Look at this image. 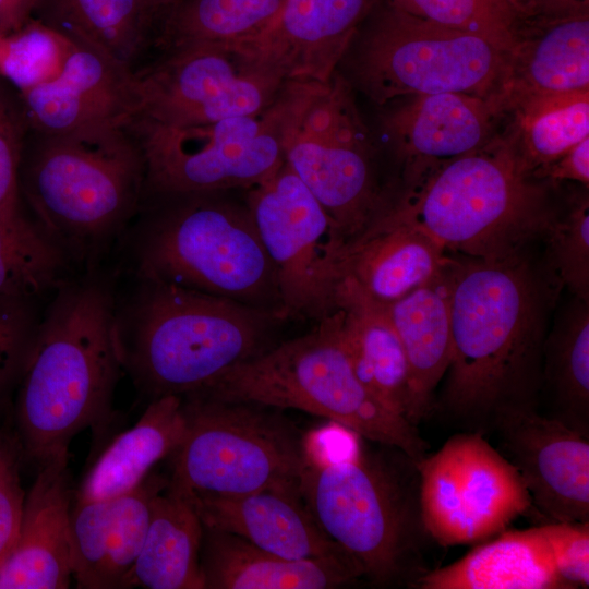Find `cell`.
<instances>
[{
    "label": "cell",
    "instance_id": "6da1fadb",
    "mask_svg": "<svg viewBox=\"0 0 589 589\" xmlns=\"http://www.w3.org/2000/svg\"><path fill=\"white\" fill-rule=\"evenodd\" d=\"M446 274L452 351L432 414L486 437L502 411L538 408L558 281L526 255L504 261L455 255Z\"/></svg>",
    "mask_w": 589,
    "mask_h": 589
},
{
    "label": "cell",
    "instance_id": "7a4b0ae2",
    "mask_svg": "<svg viewBox=\"0 0 589 589\" xmlns=\"http://www.w3.org/2000/svg\"><path fill=\"white\" fill-rule=\"evenodd\" d=\"M122 370L109 286L91 278L63 283L15 386L12 433L23 461L38 467L68 452L81 431L105 426Z\"/></svg>",
    "mask_w": 589,
    "mask_h": 589
},
{
    "label": "cell",
    "instance_id": "3957f363",
    "mask_svg": "<svg viewBox=\"0 0 589 589\" xmlns=\"http://www.w3.org/2000/svg\"><path fill=\"white\" fill-rule=\"evenodd\" d=\"M332 455L310 435L301 498L320 529L348 552L372 585L414 589L431 570L433 541L422 517L417 461L396 446L364 438Z\"/></svg>",
    "mask_w": 589,
    "mask_h": 589
},
{
    "label": "cell",
    "instance_id": "277c9868",
    "mask_svg": "<svg viewBox=\"0 0 589 589\" xmlns=\"http://www.w3.org/2000/svg\"><path fill=\"white\" fill-rule=\"evenodd\" d=\"M386 207L447 254L490 261L526 255L556 216L546 184L525 171L504 134L432 169Z\"/></svg>",
    "mask_w": 589,
    "mask_h": 589
},
{
    "label": "cell",
    "instance_id": "5b68a950",
    "mask_svg": "<svg viewBox=\"0 0 589 589\" xmlns=\"http://www.w3.org/2000/svg\"><path fill=\"white\" fill-rule=\"evenodd\" d=\"M144 192V156L132 122L28 129L20 193L69 256L97 251L137 212Z\"/></svg>",
    "mask_w": 589,
    "mask_h": 589
},
{
    "label": "cell",
    "instance_id": "8992f818",
    "mask_svg": "<svg viewBox=\"0 0 589 589\" xmlns=\"http://www.w3.org/2000/svg\"><path fill=\"white\" fill-rule=\"evenodd\" d=\"M146 281L127 323L117 316L122 368L152 399L206 389L231 368L257 356L274 310L169 284Z\"/></svg>",
    "mask_w": 589,
    "mask_h": 589
},
{
    "label": "cell",
    "instance_id": "52a82bcc",
    "mask_svg": "<svg viewBox=\"0 0 589 589\" xmlns=\"http://www.w3.org/2000/svg\"><path fill=\"white\" fill-rule=\"evenodd\" d=\"M196 394L324 417L358 437L396 446L416 461L429 449L417 425L386 408L358 380L335 308L308 334L231 368Z\"/></svg>",
    "mask_w": 589,
    "mask_h": 589
},
{
    "label": "cell",
    "instance_id": "ba28073f",
    "mask_svg": "<svg viewBox=\"0 0 589 589\" xmlns=\"http://www.w3.org/2000/svg\"><path fill=\"white\" fill-rule=\"evenodd\" d=\"M224 194L151 195L161 203L141 243L142 277L268 310L271 300L280 306L275 271L247 205Z\"/></svg>",
    "mask_w": 589,
    "mask_h": 589
},
{
    "label": "cell",
    "instance_id": "9c48e42d",
    "mask_svg": "<svg viewBox=\"0 0 589 589\" xmlns=\"http://www.w3.org/2000/svg\"><path fill=\"white\" fill-rule=\"evenodd\" d=\"M325 85L288 81L263 110L202 125L170 128L134 118L144 195L226 192L266 181L285 163L288 140Z\"/></svg>",
    "mask_w": 589,
    "mask_h": 589
},
{
    "label": "cell",
    "instance_id": "30bf717a",
    "mask_svg": "<svg viewBox=\"0 0 589 589\" xmlns=\"http://www.w3.org/2000/svg\"><path fill=\"white\" fill-rule=\"evenodd\" d=\"M168 484L185 497L298 488L309 437L281 409L192 394Z\"/></svg>",
    "mask_w": 589,
    "mask_h": 589
},
{
    "label": "cell",
    "instance_id": "8fae6325",
    "mask_svg": "<svg viewBox=\"0 0 589 589\" xmlns=\"http://www.w3.org/2000/svg\"><path fill=\"white\" fill-rule=\"evenodd\" d=\"M506 52L488 38L387 4L363 36L353 69L360 87L380 105L398 97L438 93L489 98L503 77Z\"/></svg>",
    "mask_w": 589,
    "mask_h": 589
},
{
    "label": "cell",
    "instance_id": "7c38bea8",
    "mask_svg": "<svg viewBox=\"0 0 589 589\" xmlns=\"http://www.w3.org/2000/svg\"><path fill=\"white\" fill-rule=\"evenodd\" d=\"M285 161L325 209L339 242L361 232L386 201L376 184L366 128L337 73L303 113Z\"/></svg>",
    "mask_w": 589,
    "mask_h": 589
},
{
    "label": "cell",
    "instance_id": "4fadbf2b",
    "mask_svg": "<svg viewBox=\"0 0 589 589\" xmlns=\"http://www.w3.org/2000/svg\"><path fill=\"white\" fill-rule=\"evenodd\" d=\"M417 466L423 521L442 546L491 539L533 508L517 469L480 433H455Z\"/></svg>",
    "mask_w": 589,
    "mask_h": 589
},
{
    "label": "cell",
    "instance_id": "5bb4252c",
    "mask_svg": "<svg viewBox=\"0 0 589 589\" xmlns=\"http://www.w3.org/2000/svg\"><path fill=\"white\" fill-rule=\"evenodd\" d=\"M137 116L188 128L256 113L288 82L231 46L201 45L163 52L134 71Z\"/></svg>",
    "mask_w": 589,
    "mask_h": 589
},
{
    "label": "cell",
    "instance_id": "9a60e30c",
    "mask_svg": "<svg viewBox=\"0 0 589 589\" xmlns=\"http://www.w3.org/2000/svg\"><path fill=\"white\" fill-rule=\"evenodd\" d=\"M248 190L247 207L274 267L284 317H323L334 308L329 251L339 241L333 221L286 161Z\"/></svg>",
    "mask_w": 589,
    "mask_h": 589
},
{
    "label": "cell",
    "instance_id": "2e32d148",
    "mask_svg": "<svg viewBox=\"0 0 589 589\" xmlns=\"http://www.w3.org/2000/svg\"><path fill=\"white\" fill-rule=\"evenodd\" d=\"M490 434L544 524L589 521V437L532 408L502 411Z\"/></svg>",
    "mask_w": 589,
    "mask_h": 589
},
{
    "label": "cell",
    "instance_id": "e0dca14e",
    "mask_svg": "<svg viewBox=\"0 0 589 589\" xmlns=\"http://www.w3.org/2000/svg\"><path fill=\"white\" fill-rule=\"evenodd\" d=\"M378 0H284L259 35L230 45L285 81L327 84Z\"/></svg>",
    "mask_w": 589,
    "mask_h": 589
},
{
    "label": "cell",
    "instance_id": "ac0fdd59",
    "mask_svg": "<svg viewBox=\"0 0 589 589\" xmlns=\"http://www.w3.org/2000/svg\"><path fill=\"white\" fill-rule=\"evenodd\" d=\"M20 95L29 128L43 132L129 123L137 116L134 71L77 44L56 77Z\"/></svg>",
    "mask_w": 589,
    "mask_h": 589
},
{
    "label": "cell",
    "instance_id": "d6986e66",
    "mask_svg": "<svg viewBox=\"0 0 589 589\" xmlns=\"http://www.w3.org/2000/svg\"><path fill=\"white\" fill-rule=\"evenodd\" d=\"M498 119L489 98L438 93L410 96L383 120L384 133L404 165L407 185L437 166L491 141Z\"/></svg>",
    "mask_w": 589,
    "mask_h": 589
},
{
    "label": "cell",
    "instance_id": "ffe728a7",
    "mask_svg": "<svg viewBox=\"0 0 589 589\" xmlns=\"http://www.w3.org/2000/svg\"><path fill=\"white\" fill-rule=\"evenodd\" d=\"M69 452L38 466L16 541L0 566V589H64L73 576Z\"/></svg>",
    "mask_w": 589,
    "mask_h": 589
},
{
    "label": "cell",
    "instance_id": "44dd1931",
    "mask_svg": "<svg viewBox=\"0 0 589 589\" xmlns=\"http://www.w3.org/2000/svg\"><path fill=\"white\" fill-rule=\"evenodd\" d=\"M167 482L151 473L127 494L73 502L70 526L76 588H131V573L144 542L152 501Z\"/></svg>",
    "mask_w": 589,
    "mask_h": 589
},
{
    "label": "cell",
    "instance_id": "7402d4cb",
    "mask_svg": "<svg viewBox=\"0 0 589 589\" xmlns=\"http://www.w3.org/2000/svg\"><path fill=\"white\" fill-rule=\"evenodd\" d=\"M450 259L422 231L395 217L386 202L370 224L329 254L337 283L352 280L370 297L390 302L437 277Z\"/></svg>",
    "mask_w": 589,
    "mask_h": 589
},
{
    "label": "cell",
    "instance_id": "603a6c76",
    "mask_svg": "<svg viewBox=\"0 0 589 589\" xmlns=\"http://www.w3.org/2000/svg\"><path fill=\"white\" fill-rule=\"evenodd\" d=\"M584 89H589V14L521 16L501 83L489 97L496 116L527 97Z\"/></svg>",
    "mask_w": 589,
    "mask_h": 589
},
{
    "label": "cell",
    "instance_id": "cb8c5ba5",
    "mask_svg": "<svg viewBox=\"0 0 589 589\" xmlns=\"http://www.w3.org/2000/svg\"><path fill=\"white\" fill-rule=\"evenodd\" d=\"M185 498L204 527L235 534L284 558L308 560L349 554L320 529L298 488Z\"/></svg>",
    "mask_w": 589,
    "mask_h": 589
},
{
    "label": "cell",
    "instance_id": "d4e9b609",
    "mask_svg": "<svg viewBox=\"0 0 589 589\" xmlns=\"http://www.w3.org/2000/svg\"><path fill=\"white\" fill-rule=\"evenodd\" d=\"M201 572L204 589H333L363 578L350 554L288 560L204 526Z\"/></svg>",
    "mask_w": 589,
    "mask_h": 589
},
{
    "label": "cell",
    "instance_id": "484cf974",
    "mask_svg": "<svg viewBox=\"0 0 589 589\" xmlns=\"http://www.w3.org/2000/svg\"><path fill=\"white\" fill-rule=\"evenodd\" d=\"M333 305L339 312L342 342L358 380L386 408L408 420V364L385 303L341 278L335 285Z\"/></svg>",
    "mask_w": 589,
    "mask_h": 589
},
{
    "label": "cell",
    "instance_id": "4316f807",
    "mask_svg": "<svg viewBox=\"0 0 589 589\" xmlns=\"http://www.w3.org/2000/svg\"><path fill=\"white\" fill-rule=\"evenodd\" d=\"M414 589H569L540 526L504 530L458 561L428 572Z\"/></svg>",
    "mask_w": 589,
    "mask_h": 589
},
{
    "label": "cell",
    "instance_id": "83f0119b",
    "mask_svg": "<svg viewBox=\"0 0 589 589\" xmlns=\"http://www.w3.org/2000/svg\"><path fill=\"white\" fill-rule=\"evenodd\" d=\"M447 265L432 280L384 302L405 351L410 390L408 421L417 426L432 414L436 386L450 360Z\"/></svg>",
    "mask_w": 589,
    "mask_h": 589
},
{
    "label": "cell",
    "instance_id": "f1b7e54d",
    "mask_svg": "<svg viewBox=\"0 0 589 589\" xmlns=\"http://www.w3.org/2000/svg\"><path fill=\"white\" fill-rule=\"evenodd\" d=\"M187 419L181 396L154 398L137 422L118 434L96 459L75 491L74 502L127 494L170 457L183 440Z\"/></svg>",
    "mask_w": 589,
    "mask_h": 589
},
{
    "label": "cell",
    "instance_id": "f546056e",
    "mask_svg": "<svg viewBox=\"0 0 589 589\" xmlns=\"http://www.w3.org/2000/svg\"><path fill=\"white\" fill-rule=\"evenodd\" d=\"M33 19L132 71L159 24L149 0H36Z\"/></svg>",
    "mask_w": 589,
    "mask_h": 589
},
{
    "label": "cell",
    "instance_id": "4dcf8cb0",
    "mask_svg": "<svg viewBox=\"0 0 589 589\" xmlns=\"http://www.w3.org/2000/svg\"><path fill=\"white\" fill-rule=\"evenodd\" d=\"M203 524L192 504L168 482L153 498L151 516L131 573V587L204 589Z\"/></svg>",
    "mask_w": 589,
    "mask_h": 589
},
{
    "label": "cell",
    "instance_id": "1f68e13d",
    "mask_svg": "<svg viewBox=\"0 0 589 589\" xmlns=\"http://www.w3.org/2000/svg\"><path fill=\"white\" fill-rule=\"evenodd\" d=\"M537 410L589 437V301L575 298L546 334Z\"/></svg>",
    "mask_w": 589,
    "mask_h": 589
},
{
    "label": "cell",
    "instance_id": "d6a6232c",
    "mask_svg": "<svg viewBox=\"0 0 589 589\" xmlns=\"http://www.w3.org/2000/svg\"><path fill=\"white\" fill-rule=\"evenodd\" d=\"M504 134L520 164L532 172L589 136V89L531 96L509 106Z\"/></svg>",
    "mask_w": 589,
    "mask_h": 589
},
{
    "label": "cell",
    "instance_id": "836d02e7",
    "mask_svg": "<svg viewBox=\"0 0 589 589\" xmlns=\"http://www.w3.org/2000/svg\"><path fill=\"white\" fill-rule=\"evenodd\" d=\"M284 0H179L161 20L153 46L161 52L235 45L262 33Z\"/></svg>",
    "mask_w": 589,
    "mask_h": 589
},
{
    "label": "cell",
    "instance_id": "e575fe53",
    "mask_svg": "<svg viewBox=\"0 0 589 589\" xmlns=\"http://www.w3.org/2000/svg\"><path fill=\"white\" fill-rule=\"evenodd\" d=\"M69 255L21 204L0 212V296L33 300L59 288Z\"/></svg>",
    "mask_w": 589,
    "mask_h": 589
},
{
    "label": "cell",
    "instance_id": "d590c367",
    "mask_svg": "<svg viewBox=\"0 0 589 589\" xmlns=\"http://www.w3.org/2000/svg\"><path fill=\"white\" fill-rule=\"evenodd\" d=\"M387 4L424 21L482 36L506 50L521 17L510 0H387Z\"/></svg>",
    "mask_w": 589,
    "mask_h": 589
},
{
    "label": "cell",
    "instance_id": "8d00e7d4",
    "mask_svg": "<svg viewBox=\"0 0 589 589\" xmlns=\"http://www.w3.org/2000/svg\"><path fill=\"white\" fill-rule=\"evenodd\" d=\"M73 43L37 20L0 41V74L19 92L56 77Z\"/></svg>",
    "mask_w": 589,
    "mask_h": 589
},
{
    "label": "cell",
    "instance_id": "74e56055",
    "mask_svg": "<svg viewBox=\"0 0 589 589\" xmlns=\"http://www.w3.org/2000/svg\"><path fill=\"white\" fill-rule=\"evenodd\" d=\"M549 272L572 294L589 301V200L573 196L568 208L553 219L543 237Z\"/></svg>",
    "mask_w": 589,
    "mask_h": 589
},
{
    "label": "cell",
    "instance_id": "f35d334b",
    "mask_svg": "<svg viewBox=\"0 0 589 589\" xmlns=\"http://www.w3.org/2000/svg\"><path fill=\"white\" fill-rule=\"evenodd\" d=\"M39 321L32 300L0 296V409L17 384Z\"/></svg>",
    "mask_w": 589,
    "mask_h": 589
},
{
    "label": "cell",
    "instance_id": "ab89813d",
    "mask_svg": "<svg viewBox=\"0 0 589 589\" xmlns=\"http://www.w3.org/2000/svg\"><path fill=\"white\" fill-rule=\"evenodd\" d=\"M29 129L21 95L0 84V212L20 202V167Z\"/></svg>",
    "mask_w": 589,
    "mask_h": 589
},
{
    "label": "cell",
    "instance_id": "60d3db41",
    "mask_svg": "<svg viewBox=\"0 0 589 589\" xmlns=\"http://www.w3.org/2000/svg\"><path fill=\"white\" fill-rule=\"evenodd\" d=\"M22 455L12 431L0 435V566L19 534L25 492L21 485Z\"/></svg>",
    "mask_w": 589,
    "mask_h": 589
},
{
    "label": "cell",
    "instance_id": "b9f144b4",
    "mask_svg": "<svg viewBox=\"0 0 589 589\" xmlns=\"http://www.w3.org/2000/svg\"><path fill=\"white\" fill-rule=\"evenodd\" d=\"M556 570L569 589L589 587V521L550 522L540 526Z\"/></svg>",
    "mask_w": 589,
    "mask_h": 589
},
{
    "label": "cell",
    "instance_id": "7bdbcfd3",
    "mask_svg": "<svg viewBox=\"0 0 589 589\" xmlns=\"http://www.w3.org/2000/svg\"><path fill=\"white\" fill-rule=\"evenodd\" d=\"M533 178L545 181L572 180L588 188L589 184V136L569 148L550 164L534 170Z\"/></svg>",
    "mask_w": 589,
    "mask_h": 589
},
{
    "label": "cell",
    "instance_id": "ee69618b",
    "mask_svg": "<svg viewBox=\"0 0 589 589\" xmlns=\"http://www.w3.org/2000/svg\"><path fill=\"white\" fill-rule=\"evenodd\" d=\"M521 16L567 17L589 14V0H513Z\"/></svg>",
    "mask_w": 589,
    "mask_h": 589
},
{
    "label": "cell",
    "instance_id": "f6af8a7d",
    "mask_svg": "<svg viewBox=\"0 0 589 589\" xmlns=\"http://www.w3.org/2000/svg\"><path fill=\"white\" fill-rule=\"evenodd\" d=\"M36 0H0V34L5 37L33 20Z\"/></svg>",
    "mask_w": 589,
    "mask_h": 589
},
{
    "label": "cell",
    "instance_id": "bcb514c9",
    "mask_svg": "<svg viewBox=\"0 0 589 589\" xmlns=\"http://www.w3.org/2000/svg\"><path fill=\"white\" fill-rule=\"evenodd\" d=\"M179 0H149L153 11L160 24L164 16L167 12L178 2ZM158 24V26H159Z\"/></svg>",
    "mask_w": 589,
    "mask_h": 589
},
{
    "label": "cell",
    "instance_id": "7dc6e473",
    "mask_svg": "<svg viewBox=\"0 0 589 589\" xmlns=\"http://www.w3.org/2000/svg\"><path fill=\"white\" fill-rule=\"evenodd\" d=\"M1 411H2V409H0V416H1ZM4 430H5V428H3V426L1 425V422H0V435H1V433H2Z\"/></svg>",
    "mask_w": 589,
    "mask_h": 589
},
{
    "label": "cell",
    "instance_id": "c3c4849f",
    "mask_svg": "<svg viewBox=\"0 0 589 589\" xmlns=\"http://www.w3.org/2000/svg\"><path fill=\"white\" fill-rule=\"evenodd\" d=\"M2 37H3V36L0 34V41H1V38H2Z\"/></svg>",
    "mask_w": 589,
    "mask_h": 589
},
{
    "label": "cell",
    "instance_id": "681fc988",
    "mask_svg": "<svg viewBox=\"0 0 589 589\" xmlns=\"http://www.w3.org/2000/svg\"><path fill=\"white\" fill-rule=\"evenodd\" d=\"M510 1H513V0H510Z\"/></svg>",
    "mask_w": 589,
    "mask_h": 589
}]
</instances>
